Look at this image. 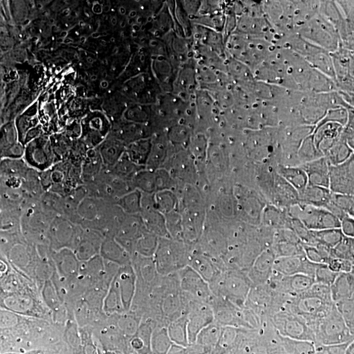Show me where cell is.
Segmentation results:
<instances>
[{"label":"cell","instance_id":"obj_9","mask_svg":"<svg viewBox=\"0 0 354 354\" xmlns=\"http://www.w3.org/2000/svg\"><path fill=\"white\" fill-rule=\"evenodd\" d=\"M174 121H175V124L178 125V127H184V125L187 124V120H185L183 115H180V114H176V115L174 117Z\"/></svg>","mask_w":354,"mask_h":354},{"label":"cell","instance_id":"obj_5","mask_svg":"<svg viewBox=\"0 0 354 354\" xmlns=\"http://www.w3.org/2000/svg\"><path fill=\"white\" fill-rule=\"evenodd\" d=\"M206 329L203 313L196 299L193 297L178 298L163 332L165 353H188L198 344Z\"/></svg>","mask_w":354,"mask_h":354},{"label":"cell","instance_id":"obj_3","mask_svg":"<svg viewBox=\"0 0 354 354\" xmlns=\"http://www.w3.org/2000/svg\"><path fill=\"white\" fill-rule=\"evenodd\" d=\"M79 248L77 234L74 231V215L59 216L48 227L35 234L30 241V251L37 268L38 282L46 290L53 268Z\"/></svg>","mask_w":354,"mask_h":354},{"label":"cell","instance_id":"obj_7","mask_svg":"<svg viewBox=\"0 0 354 354\" xmlns=\"http://www.w3.org/2000/svg\"><path fill=\"white\" fill-rule=\"evenodd\" d=\"M165 353L163 336L153 335L137 320L120 323L102 336V354Z\"/></svg>","mask_w":354,"mask_h":354},{"label":"cell","instance_id":"obj_1","mask_svg":"<svg viewBox=\"0 0 354 354\" xmlns=\"http://www.w3.org/2000/svg\"><path fill=\"white\" fill-rule=\"evenodd\" d=\"M49 322L77 342H93L114 327L100 272L88 266L50 291Z\"/></svg>","mask_w":354,"mask_h":354},{"label":"cell","instance_id":"obj_10","mask_svg":"<svg viewBox=\"0 0 354 354\" xmlns=\"http://www.w3.org/2000/svg\"><path fill=\"white\" fill-rule=\"evenodd\" d=\"M133 67H134V64H124V67H122V73H124V74H130V73L134 70Z\"/></svg>","mask_w":354,"mask_h":354},{"label":"cell","instance_id":"obj_4","mask_svg":"<svg viewBox=\"0 0 354 354\" xmlns=\"http://www.w3.org/2000/svg\"><path fill=\"white\" fill-rule=\"evenodd\" d=\"M100 279L114 326L134 320L146 290L147 283L145 281L147 279L140 277L129 266L104 268Z\"/></svg>","mask_w":354,"mask_h":354},{"label":"cell","instance_id":"obj_6","mask_svg":"<svg viewBox=\"0 0 354 354\" xmlns=\"http://www.w3.org/2000/svg\"><path fill=\"white\" fill-rule=\"evenodd\" d=\"M1 308L16 302L38 285L37 268L30 245L17 244L3 253Z\"/></svg>","mask_w":354,"mask_h":354},{"label":"cell","instance_id":"obj_8","mask_svg":"<svg viewBox=\"0 0 354 354\" xmlns=\"http://www.w3.org/2000/svg\"><path fill=\"white\" fill-rule=\"evenodd\" d=\"M196 302L203 313L206 328L212 332H222L227 329L236 315L238 304L232 294L231 286L219 279H210L201 290L194 295Z\"/></svg>","mask_w":354,"mask_h":354},{"label":"cell","instance_id":"obj_2","mask_svg":"<svg viewBox=\"0 0 354 354\" xmlns=\"http://www.w3.org/2000/svg\"><path fill=\"white\" fill-rule=\"evenodd\" d=\"M162 279L178 298L192 297L212 279L219 250L210 231L189 225L172 231L162 243Z\"/></svg>","mask_w":354,"mask_h":354},{"label":"cell","instance_id":"obj_11","mask_svg":"<svg viewBox=\"0 0 354 354\" xmlns=\"http://www.w3.org/2000/svg\"><path fill=\"white\" fill-rule=\"evenodd\" d=\"M183 159L184 160H192L193 159V152L192 151H185L183 153Z\"/></svg>","mask_w":354,"mask_h":354}]
</instances>
